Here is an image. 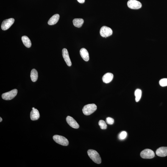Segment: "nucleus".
Wrapping results in <instances>:
<instances>
[{"instance_id":"nucleus-1","label":"nucleus","mask_w":167,"mask_h":167,"mask_svg":"<svg viewBox=\"0 0 167 167\" xmlns=\"http://www.w3.org/2000/svg\"><path fill=\"white\" fill-rule=\"evenodd\" d=\"M87 153L89 157L94 163L98 164L101 163V157L97 151L93 149H89Z\"/></svg>"},{"instance_id":"nucleus-2","label":"nucleus","mask_w":167,"mask_h":167,"mask_svg":"<svg viewBox=\"0 0 167 167\" xmlns=\"http://www.w3.org/2000/svg\"><path fill=\"white\" fill-rule=\"evenodd\" d=\"M97 107L94 104H89L84 106L82 109V112L86 115H90L96 110Z\"/></svg>"},{"instance_id":"nucleus-3","label":"nucleus","mask_w":167,"mask_h":167,"mask_svg":"<svg viewBox=\"0 0 167 167\" xmlns=\"http://www.w3.org/2000/svg\"><path fill=\"white\" fill-rule=\"evenodd\" d=\"M53 139L56 143L62 146H66L68 145L69 142L68 139L62 136L54 135L53 137Z\"/></svg>"},{"instance_id":"nucleus-4","label":"nucleus","mask_w":167,"mask_h":167,"mask_svg":"<svg viewBox=\"0 0 167 167\" xmlns=\"http://www.w3.org/2000/svg\"><path fill=\"white\" fill-rule=\"evenodd\" d=\"M18 92V90L15 89L7 92L3 93L2 95V97L5 100H11L17 96Z\"/></svg>"},{"instance_id":"nucleus-5","label":"nucleus","mask_w":167,"mask_h":167,"mask_svg":"<svg viewBox=\"0 0 167 167\" xmlns=\"http://www.w3.org/2000/svg\"><path fill=\"white\" fill-rule=\"evenodd\" d=\"M140 156L144 159H151L155 156L154 151L151 149H146L143 150L140 153Z\"/></svg>"},{"instance_id":"nucleus-6","label":"nucleus","mask_w":167,"mask_h":167,"mask_svg":"<svg viewBox=\"0 0 167 167\" xmlns=\"http://www.w3.org/2000/svg\"><path fill=\"white\" fill-rule=\"evenodd\" d=\"M100 33L101 36L107 37L112 35L113 31L110 28L104 26L101 28Z\"/></svg>"},{"instance_id":"nucleus-7","label":"nucleus","mask_w":167,"mask_h":167,"mask_svg":"<svg viewBox=\"0 0 167 167\" xmlns=\"http://www.w3.org/2000/svg\"><path fill=\"white\" fill-rule=\"evenodd\" d=\"M15 20L13 18L4 20L3 21L1 25V29L3 30H7L11 27L14 22Z\"/></svg>"},{"instance_id":"nucleus-8","label":"nucleus","mask_w":167,"mask_h":167,"mask_svg":"<svg viewBox=\"0 0 167 167\" xmlns=\"http://www.w3.org/2000/svg\"><path fill=\"white\" fill-rule=\"evenodd\" d=\"M128 7L131 9H139L142 7V4L140 2L136 0H130L128 2Z\"/></svg>"},{"instance_id":"nucleus-9","label":"nucleus","mask_w":167,"mask_h":167,"mask_svg":"<svg viewBox=\"0 0 167 167\" xmlns=\"http://www.w3.org/2000/svg\"><path fill=\"white\" fill-rule=\"evenodd\" d=\"M66 120L67 123L71 127L75 129L79 128V125L75 120L71 117L69 116H67Z\"/></svg>"},{"instance_id":"nucleus-10","label":"nucleus","mask_w":167,"mask_h":167,"mask_svg":"<svg viewBox=\"0 0 167 167\" xmlns=\"http://www.w3.org/2000/svg\"><path fill=\"white\" fill-rule=\"evenodd\" d=\"M62 53L63 58L67 65L68 66H71V63L68 50L66 48H63L62 50Z\"/></svg>"},{"instance_id":"nucleus-11","label":"nucleus","mask_w":167,"mask_h":167,"mask_svg":"<svg viewBox=\"0 0 167 167\" xmlns=\"http://www.w3.org/2000/svg\"><path fill=\"white\" fill-rule=\"evenodd\" d=\"M156 154L161 157H165L167 156V147H162L158 148L156 151Z\"/></svg>"},{"instance_id":"nucleus-12","label":"nucleus","mask_w":167,"mask_h":167,"mask_svg":"<svg viewBox=\"0 0 167 167\" xmlns=\"http://www.w3.org/2000/svg\"><path fill=\"white\" fill-rule=\"evenodd\" d=\"M113 75L111 73H107L103 76L102 80L103 82L106 84L112 82L113 78Z\"/></svg>"},{"instance_id":"nucleus-13","label":"nucleus","mask_w":167,"mask_h":167,"mask_svg":"<svg viewBox=\"0 0 167 167\" xmlns=\"http://www.w3.org/2000/svg\"><path fill=\"white\" fill-rule=\"evenodd\" d=\"M80 54L82 58L85 61L89 60V56L88 51L85 48H82L80 51Z\"/></svg>"},{"instance_id":"nucleus-14","label":"nucleus","mask_w":167,"mask_h":167,"mask_svg":"<svg viewBox=\"0 0 167 167\" xmlns=\"http://www.w3.org/2000/svg\"><path fill=\"white\" fill-rule=\"evenodd\" d=\"M30 117L32 121H36L38 120L40 117L38 110L36 109L32 110L30 112Z\"/></svg>"},{"instance_id":"nucleus-15","label":"nucleus","mask_w":167,"mask_h":167,"mask_svg":"<svg viewBox=\"0 0 167 167\" xmlns=\"http://www.w3.org/2000/svg\"><path fill=\"white\" fill-rule=\"evenodd\" d=\"M60 18V15L58 14H56L53 15L48 21V24L49 25H53L57 23Z\"/></svg>"},{"instance_id":"nucleus-16","label":"nucleus","mask_w":167,"mask_h":167,"mask_svg":"<svg viewBox=\"0 0 167 167\" xmlns=\"http://www.w3.org/2000/svg\"><path fill=\"white\" fill-rule=\"evenodd\" d=\"M21 39L23 44L26 47L30 48L31 46V41L27 36H23L21 37Z\"/></svg>"},{"instance_id":"nucleus-17","label":"nucleus","mask_w":167,"mask_h":167,"mask_svg":"<svg viewBox=\"0 0 167 167\" xmlns=\"http://www.w3.org/2000/svg\"><path fill=\"white\" fill-rule=\"evenodd\" d=\"M84 22V20L82 18L74 19L73 21V25L76 27L80 28L82 27Z\"/></svg>"},{"instance_id":"nucleus-18","label":"nucleus","mask_w":167,"mask_h":167,"mask_svg":"<svg viewBox=\"0 0 167 167\" xmlns=\"http://www.w3.org/2000/svg\"><path fill=\"white\" fill-rule=\"evenodd\" d=\"M30 77L33 82H35L37 80L38 77V73L35 69H33L31 71Z\"/></svg>"},{"instance_id":"nucleus-19","label":"nucleus","mask_w":167,"mask_h":167,"mask_svg":"<svg viewBox=\"0 0 167 167\" xmlns=\"http://www.w3.org/2000/svg\"><path fill=\"white\" fill-rule=\"evenodd\" d=\"M142 95L141 90L139 89H137L135 90V101L138 102L141 99Z\"/></svg>"},{"instance_id":"nucleus-20","label":"nucleus","mask_w":167,"mask_h":167,"mask_svg":"<svg viewBox=\"0 0 167 167\" xmlns=\"http://www.w3.org/2000/svg\"><path fill=\"white\" fill-rule=\"evenodd\" d=\"M99 124L101 129H107V125L105 121L103 120H100L99 122Z\"/></svg>"},{"instance_id":"nucleus-21","label":"nucleus","mask_w":167,"mask_h":167,"mask_svg":"<svg viewBox=\"0 0 167 167\" xmlns=\"http://www.w3.org/2000/svg\"><path fill=\"white\" fill-rule=\"evenodd\" d=\"M127 133L125 131L122 132L118 135V138L121 140H124L127 136Z\"/></svg>"},{"instance_id":"nucleus-22","label":"nucleus","mask_w":167,"mask_h":167,"mask_svg":"<svg viewBox=\"0 0 167 167\" xmlns=\"http://www.w3.org/2000/svg\"><path fill=\"white\" fill-rule=\"evenodd\" d=\"M159 84L162 87L167 86V78H163L159 81Z\"/></svg>"},{"instance_id":"nucleus-23","label":"nucleus","mask_w":167,"mask_h":167,"mask_svg":"<svg viewBox=\"0 0 167 167\" xmlns=\"http://www.w3.org/2000/svg\"><path fill=\"white\" fill-rule=\"evenodd\" d=\"M106 121L107 124L112 125L114 124V120L113 118L108 117L106 118Z\"/></svg>"},{"instance_id":"nucleus-24","label":"nucleus","mask_w":167,"mask_h":167,"mask_svg":"<svg viewBox=\"0 0 167 167\" xmlns=\"http://www.w3.org/2000/svg\"><path fill=\"white\" fill-rule=\"evenodd\" d=\"M78 2L79 3H81V4H83L85 2V0H77Z\"/></svg>"},{"instance_id":"nucleus-25","label":"nucleus","mask_w":167,"mask_h":167,"mask_svg":"<svg viewBox=\"0 0 167 167\" xmlns=\"http://www.w3.org/2000/svg\"><path fill=\"white\" fill-rule=\"evenodd\" d=\"M0 118H1V121H0V122H1L2 121V118L1 117H0Z\"/></svg>"},{"instance_id":"nucleus-26","label":"nucleus","mask_w":167,"mask_h":167,"mask_svg":"<svg viewBox=\"0 0 167 167\" xmlns=\"http://www.w3.org/2000/svg\"><path fill=\"white\" fill-rule=\"evenodd\" d=\"M32 110H34V109H35V108H34V107H33L32 108Z\"/></svg>"}]
</instances>
